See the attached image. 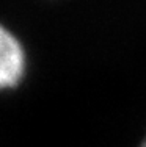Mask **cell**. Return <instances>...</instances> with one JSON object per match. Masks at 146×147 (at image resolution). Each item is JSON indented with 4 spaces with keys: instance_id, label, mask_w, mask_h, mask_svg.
Segmentation results:
<instances>
[{
    "instance_id": "obj_1",
    "label": "cell",
    "mask_w": 146,
    "mask_h": 147,
    "mask_svg": "<svg viewBox=\"0 0 146 147\" xmlns=\"http://www.w3.org/2000/svg\"><path fill=\"white\" fill-rule=\"evenodd\" d=\"M25 69V55L17 38L0 25V89L19 83Z\"/></svg>"
},
{
    "instance_id": "obj_2",
    "label": "cell",
    "mask_w": 146,
    "mask_h": 147,
    "mask_svg": "<svg viewBox=\"0 0 146 147\" xmlns=\"http://www.w3.org/2000/svg\"><path fill=\"white\" fill-rule=\"evenodd\" d=\"M140 147H146V138H145V141L141 142V146H140Z\"/></svg>"
}]
</instances>
